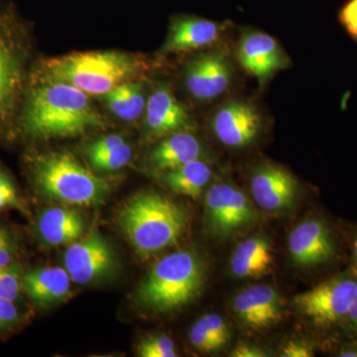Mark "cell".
I'll return each mask as SVG.
<instances>
[{
	"label": "cell",
	"mask_w": 357,
	"mask_h": 357,
	"mask_svg": "<svg viewBox=\"0 0 357 357\" xmlns=\"http://www.w3.org/2000/svg\"><path fill=\"white\" fill-rule=\"evenodd\" d=\"M105 121L88 93L52 79L35 68L29 72L15 130L36 140L73 137Z\"/></svg>",
	"instance_id": "obj_1"
},
{
	"label": "cell",
	"mask_w": 357,
	"mask_h": 357,
	"mask_svg": "<svg viewBox=\"0 0 357 357\" xmlns=\"http://www.w3.org/2000/svg\"><path fill=\"white\" fill-rule=\"evenodd\" d=\"M117 220L140 257H149L177 243L188 225L184 208L154 192L133 197Z\"/></svg>",
	"instance_id": "obj_2"
},
{
	"label": "cell",
	"mask_w": 357,
	"mask_h": 357,
	"mask_svg": "<svg viewBox=\"0 0 357 357\" xmlns=\"http://www.w3.org/2000/svg\"><path fill=\"white\" fill-rule=\"evenodd\" d=\"M142 67L141 61L128 54L95 51L47 59L40 62L36 69L88 95L102 96L131 81Z\"/></svg>",
	"instance_id": "obj_3"
},
{
	"label": "cell",
	"mask_w": 357,
	"mask_h": 357,
	"mask_svg": "<svg viewBox=\"0 0 357 357\" xmlns=\"http://www.w3.org/2000/svg\"><path fill=\"white\" fill-rule=\"evenodd\" d=\"M27 163L33 184L47 198L95 206L109 194L107 181L84 168L67 152L35 154L28 157Z\"/></svg>",
	"instance_id": "obj_4"
},
{
	"label": "cell",
	"mask_w": 357,
	"mask_h": 357,
	"mask_svg": "<svg viewBox=\"0 0 357 357\" xmlns=\"http://www.w3.org/2000/svg\"><path fill=\"white\" fill-rule=\"evenodd\" d=\"M204 283L203 260L182 250L162 258L138 288V302L156 312H170L192 302Z\"/></svg>",
	"instance_id": "obj_5"
},
{
	"label": "cell",
	"mask_w": 357,
	"mask_h": 357,
	"mask_svg": "<svg viewBox=\"0 0 357 357\" xmlns=\"http://www.w3.org/2000/svg\"><path fill=\"white\" fill-rule=\"evenodd\" d=\"M26 34L13 4L0 6V133L15 131L29 74Z\"/></svg>",
	"instance_id": "obj_6"
},
{
	"label": "cell",
	"mask_w": 357,
	"mask_h": 357,
	"mask_svg": "<svg viewBox=\"0 0 357 357\" xmlns=\"http://www.w3.org/2000/svg\"><path fill=\"white\" fill-rule=\"evenodd\" d=\"M356 299L357 273L349 266L296 296L294 302L314 326L332 330L342 328Z\"/></svg>",
	"instance_id": "obj_7"
},
{
	"label": "cell",
	"mask_w": 357,
	"mask_h": 357,
	"mask_svg": "<svg viewBox=\"0 0 357 357\" xmlns=\"http://www.w3.org/2000/svg\"><path fill=\"white\" fill-rule=\"evenodd\" d=\"M342 241L335 225L323 217L300 223L289 236V251L296 264L309 268H330L342 258Z\"/></svg>",
	"instance_id": "obj_8"
},
{
	"label": "cell",
	"mask_w": 357,
	"mask_h": 357,
	"mask_svg": "<svg viewBox=\"0 0 357 357\" xmlns=\"http://www.w3.org/2000/svg\"><path fill=\"white\" fill-rule=\"evenodd\" d=\"M206 211L208 225L220 236H231L257 218L245 194L230 183L211 185L206 195Z\"/></svg>",
	"instance_id": "obj_9"
},
{
	"label": "cell",
	"mask_w": 357,
	"mask_h": 357,
	"mask_svg": "<svg viewBox=\"0 0 357 357\" xmlns=\"http://www.w3.org/2000/svg\"><path fill=\"white\" fill-rule=\"evenodd\" d=\"M234 76V64L225 52H208L185 65V88L195 100L210 102L229 91Z\"/></svg>",
	"instance_id": "obj_10"
},
{
	"label": "cell",
	"mask_w": 357,
	"mask_h": 357,
	"mask_svg": "<svg viewBox=\"0 0 357 357\" xmlns=\"http://www.w3.org/2000/svg\"><path fill=\"white\" fill-rule=\"evenodd\" d=\"M64 263L70 280L77 284L102 280L114 273L116 267L112 246L98 230L70 244L66 251Z\"/></svg>",
	"instance_id": "obj_11"
},
{
	"label": "cell",
	"mask_w": 357,
	"mask_h": 357,
	"mask_svg": "<svg viewBox=\"0 0 357 357\" xmlns=\"http://www.w3.org/2000/svg\"><path fill=\"white\" fill-rule=\"evenodd\" d=\"M236 57L244 70L256 77L261 86L276 73L290 65L279 42L267 33L257 30L243 33L237 46Z\"/></svg>",
	"instance_id": "obj_12"
},
{
	"label": "cell",
	"mask_w": 357,
	"mask_h": 357,
	"mask_svg": "<svg viewBox=\"0 0 357 357\" xmlns=\"http://www.w3.org/2000/svg\"><path fill=\"white\" fill-rule=\"evenodd\" d=\"M211 130L222 144L243 148L255 142L262 129V119L255 105L244 100H229L213 114Z\"/></svg>",
	"instance_id": "obj_13"
},
{
	"label": "cell",
	"mask_w": 357,
	"mask_h": 357,
	"mask_svg": "<svg viewBox=\"0 0 357 357\" xmlns=\"http://www.w3.org/2000/svg\"><path fill=\"white\" fill-rule=\"evenodd\" d=\"M250 189L263 210L280 211L292 206L297 196L298 183L286 169L265 163L258 166L251 176Z\"/></svg>",
	"instance_id": "obj_14"
},
{
	"label": "cell",
	"mask_w": 357,
	"mask_h": 357,
	"mask_svg": "<svg viewBox=\"0 0 357 357\" xmlns=\"http://www.w3.org/2000/svg\"><path fill=\"white\" fill-rule=\"evenodd\" d=\"M234 310L244 325L253 330H262L281 319L280 296L271 286H252L237 294Z\"/></svg>",
	"instance_id": "obj_15"
},
{
	"label": "cell",
	"mask_w": 357,
	"mask_h": 357,
	"mask_svg": "<svg viewBox=\"0 0 357 357\" xmlns=\"http://www.w3.org/2000/svg\"><path fill=\"white\" fill-rule=\"evenodd\" d=\"M225 23L191 15L175 16L162 51L180 53L204 48L215 43L225 31Z\"/></svg>",
	"instance_id": "obj_16"
},
{
	"label": "cell",
	"mask_w": 357,
	"mask_h": 357,
	"mask_svg": "<svg viewBox=\"0 0 357 357\" xmlns=\"http://www.w3.org/2000/svg\"><path fill=\"white\" fill-rule=\"evenodd\" d=\"M145 123L152 135L168 136L192 128L187 110L167 86L155 89L147 100Z\"/></svg>",
	"instance_id": "obj_17"
},
{
	"label": "cell",
	"mask_w": 357,
	"mask_h": 357,
	"mask_svg": "<svg viewBox=\"0 0 357 357\" xmlns=\"http://www.w3.org/2000/svg\"><path fill=\"white\" fill-rule=\"evenodd\" d=\"M204 147L199 138L189 131L170 134L150 153V163L163 173L202 158Z\"/></svg>",
	"instance_id": "obj_18"
},
{
	"label": "cell",
	"mask_w": 357,
	"mask_h": 357,
	"mask_svg": "<svg viewBox=\"0 0 357 357\" xmlns=\"http://www.w3.org/2000/svg\"><path fill=\"white\" fill-rule=\"evenodd\" d=\"M37 231L43 243L51 246L76 243L84 234L81 213L72 208H50L42 211L37 220Z\"/></svg>",
	"instance_id": "obj_19"
},
{
	"label": "cell",
	"mask_w": 357,
	"mask_h": 357,
	"mask_svg": "<svg viewBox=\"0 0 357 357\" xmlns=\"http://www.w3.org/2000/svg\"><path fill=\"white\" fill-rule=\"evenodd\" d=\"M25 292L36 304L46 306L70 295V277L62 268L33 270L23 277Z\"/></svg>",
	"instance_id": "obj_20"
},
{
	"label": "cell",
	"mask_w": 357,
	"mask_h": 357,
	"mask_svg": "<svg viewBox=\"0 0 357 357\" xmlns=\"http://www.w3.org/2000/svg\"><path fill=\"white\" fill-rule=\"evenodd\" d=\"M273 263L271 244L264 236H252L234 249L230 268L238 278H260Z\"/></svg>",
	"instance_id": "obj_21"
},
{
	"label": "cell",
	"mask_w": 357,
	"mask_h": 357,
	"mask_svg": "<svg viewBox=\"0 0 357 357\" xmlns=\"http://www.w3.org/2000/svg\"><path fill=\"white\" fill-rule=\"evenodd\" d=\"M211 175L208 164L199 159L162 173L161 178L171 191L197 199L210 182Z\"/></svg>",
	"instance_id": "obj_22"
},
{
	"label": "cell",
	"mask_w": 357,
	"mask_h": 357,
	"mask_svg": "<svg viewBox=\"0 0 357 357\" xmlns=\"http://www.w3.org/2000/svg\"><path fill=\"white\" fill-rule=\"evenodd\" d=\"M103 102L112 114L126 121L139 119L145 112L146 98L143 84L129 81L102 96Z\"/></svg>",
	"instance_id": "obj_23"
},
{
	"label": "cell",
	"mask_w": 357,
	"mask_h": 357,
	"mask_svg": "<svg viewBox=\"0 0 357 357\" xmlns=\"http://www.w3.org/2000/svg\"><path fill=\"white\" fill-rule=\"evenodd\" d=\"M131 158H132V149L126 142L116 149L98 156L91 157L89 160L95 170L112 172L128 165Z\"/></svg>",
	"instance_id": "obj_24"
},
{
	"label": "cell",
	"mask_w": 357,
	"mask_h": 357,
	"mask_svg": "<svg viewBox=\"0 0 357 357\" xmlns=\"http://www.w3.org/2000/svg\"><path fill=\"white\" fill-rule=\"evenodd\" d=\"M138 354L142 357H176L175 344L168 335H152L138 345Z\"/></svg>",
	"instance_id": "obj_25"
},
{
	"label": "cell",
	"mask_w": 357,
	"mask_h": 357,
	"mask_svg": "<svg viewBox=\"0 0 357 357\" xmlns=\"http://www.w3.org/2000/svg\"><path fill=\"white\" fill-rule=\"evenodd\" d=\"M21 271L17 263L0 267V299L15 301L21 289Z\"/></svg>",
	"instance_id": "obj_26"
},
{
	"label": "cell",
	"mask_w": 357,
	"mask_h": 357,
	"mask_svg": "<svg viewBox=\"0 0 357 357\" xmlns=\"http://www.w3.org/2000/svg\"><path fill=\"white\" fill-rule=\"evenodd\" d=\"M198 321L213 338L218 351L227 344L230 338V331L222 317L217 314H206Z\"/></svg>",
	"instance_id": "obj_27"
},
{
	"label": "cell",
	"mask_w": 357,
	"mask_h": 357,
	"mask_svg": "<svg viewBox=\"0 0 357 357\" xmlns=\"http://www.w3.org/2000/svg\"><path fill=\"white\" fill-rule=\"evenodd\" d=\"M6 208H22V206L13 180L0 168V210Z\"/></svg>",
	"instance_id": "obj_28"
},
{
	"label": "cell",
	"mask_w": 357,
	"mask_h": 357,
	"mask_svg": "<svg viewBox=\"0 0 357 357\" xmlns=\"http://www.w3.org/2000/svg\"><path fill=\"white\" fill-rule=\"evenodd\" d=\"M189 337L192 347H194L197 351L204 352V354H210V352L218 351L217 345H215L213 340H211L210 335L204 330L199 321H197V323L192 326Z\"/></svg>",
	"instance_id": "obj_29"
},
{
	"label": "cell",
	"mask_w": 357,
	"mask_h": 357,
	"mask_svg": "<svg viewBox=\"0 0 357 357\" xmlns=\"http://www.w3.org/2000/svg\"><path fill=\"white\" fill-rule=\"evenodd\" d=\"M126 143L124 138L119 134H110V135L105 136V137L100 138V139L93 141L86 149V155L88 158L91 157L98 156L107 153L112 150L116 149L117 147Z\"/></svg>",
	"instance_id": "obj_30"
},
{
	"label": "cell",
	"mask_w": 357,
	"mask_h": 357,
	"mask_svg": "<svg viewBox=\"0 0 357 357\" xmlns=\"http://www.w3.org/2000/svg\"><path fill=\"white\" fill-rule=\"evenodd\" d=\"M338 20L352 39L357 42V0H349L340 8Z\"/></svg>",
	"instance_id": "obj_31"
},
{
	"label": "cell",
	"mask_w": 357,
	"mask_h": 357,
	"mask_svg": "<svg viewBox=\"0 0 357 357\" xmlns=\"http://www.w3.org/2000/svg\"><path fill=\"white\" fill-rule=\"evenodd\" d=\"M20 319V312L13 301L0 299V330L11 328Z\"/></svg>",
	"instance_id": "obj_32"
},
{
	"label": "cell",
	"mask_w": 357,
	"mask_h": 357,
	"mask_svg": "<svg viewBox=\"0 0 357 357\" xmlns=\"http://www.w3.org/2000/svg\"><path fill=\"white\" fill-rule=\"evenodd\" d=\"M14 252L15 244L13 239L6 229L0 227V267L10 264Z\"/></svg>",
	"instance_id": "obj_33"
},
{
	"label": "cell",
	"mask_w": 357,
	"mask_h": 357,
	"mask_svg": "<svg viewBox=\"0 0 357 357\" xmlns=\"http://www.w3.org/2000/svg\"><path fill=\"white\" fill-rule=\"evenodd\" d=\"M314 356V349L307 342H291L282 351V357H312Z\"/></svg>",
	"instance_id": "obj_34"
},
{
	"label": "cell",
	"mask_w": 357,
	"mask_h": 357,
	"mask_svg": "<svg viewBox=\"0 0 357 357\" xmlns=\"http://www.w3.org/2000/svg\"><path fill=\"white\" fill-rule=\"evenodd\" d=\"M347 340H342L337 344L335 349V356L340 357H357V337H345Z\"/></svg>",
	"instance_id": "obj_35"
},
{
	"label": "cell",
	"mask_w": 357,
	"mask_h": 357,
	"mask_svg": "<svg viewBox=\"0 0 357 357\" xmlns=\"http://www.w3.org/2000/svg\"><path fill=\"white\" fill-rule=\"evenodd\" d=\"M231 356L234 357H264L265 352L256 345L248 344H241L237 345L232 351Z\"/></svg>",
	"instance_id": "obj_36"
},
{
	"label": "cell",
	"mask_w": 357,
	"mask_h": 357,
	"mask_svg": "<svg viewBox=\"0 0 357 357\" xmlns=\"http://www.w3.org/2000/svg\"><path fill=\"white\" fill-rule=\"evenodd\" d=\"M342 328L344 330L345 337H357V299Z\"/></svg>",
	"instance_id": "obj_37"
},
{
	"label": "cell",
	"mask_w": 357,
	"mask_h": 357,
	"mask_svg": "<svg viewBox=\"0 0 357 357\" xmlns=\"http://www.w3.org/2000/svg\"><path fill=\"white\" fill-rule=\"evenodd\" d=\"M349 250H351V267L357 273V227H354L349 232Z\"/></svg>",
	"instance_id": "obj_38"
}]
</instances>
